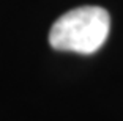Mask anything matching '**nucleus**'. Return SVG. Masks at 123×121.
Returning a JSON list of instances; mask_svg holds the SVG:
<instances>
[{"label": "nucleus", "instance_id": "nucleus-1", "mask_svg": "<svg viewBox=\"0 0 123 121\" xmlns=\"http://www.w3.org/2000/svg\"><path fill=\"white\" fill-rule=\"evenodd\" d=\"M111 32V16L101 6L87 5L62 14L49 32V44L55 50L82 55L103 47Z\"/></svg>", "mask_w": 123, "mask_h": 121}]
</instances>
